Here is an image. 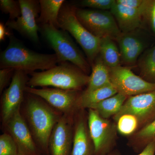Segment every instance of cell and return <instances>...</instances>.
Instances as JSON below:
<instances>
[{"label":"cell","instance_id":"obj_1","mask_svg":"<svg viewBox=\"0 0 155 155\" xmlns=\"http://www.w3.org/2000/svg\"><path fill=\"white\" fill-rule=\"evenodd\" d=\"M26 93L28 96L25 101L24 119L42 154L50 155V136L63 114L40 97Z\"/></svg>","mask_w":155,"mask_h":155},{"label":"cell","instance_id":"obj_2","mask_svg":"<svg viewBox=\"0 0 155 155\" xmlns=\"http://www.w3.org/2000/svg\"><path fill=\"white\" fill-rule=\"evenodd\" d=\"M7 47L0 54L1 69L13 68L30 74L37 70L45 71L59 64L55 54H44L29 49L11 35Z\"/></svg>","mask_w":155,"mask_h":155},{"label":"cell","instance_id":"obj_3","mask_svg":"<svg viewBox=\"0 0 155 155\" xmlns=\"http://www.w3.org/2000/svg\"><path fill=\"white\" fill-rule=\"evenodd\" d=\"M27 86L53 87L69 90L79 91L87 85L90 76L69 62L58 64L51 69L30 74Z\"/></svg>","mask_w":155,"mask_h":155},{"label":"cell","instance_id":"obj_4","mask_svg":"<svg viewBox=\"0 0 155 155\" xmlns=\"http://www.w3.org/2000/svg\"><path fill=\"white\" fill-rule=\"evenodd\" d=\"M40 29L48 43L54 51L59 64L69 62L86 74L89 72L91 67L88 61L68 32L48 24L40 25Z\"/></svg>","mask_w":155,"mask_h":155},{"label":"cell","instance_id":"obj_5","mask_svg":"<svg viewBox=\"0 0 155 155\" xmlns=\"http://www.w3.org/2000/svg\"><path fill=\"white\" fill-rule=\"evenodd\" d=\"M75 6L64 4L58 17L59 28L72 35L86 55L91 67L99 56L101 38L93 35L80 22Z\"/></svg>","mask_w":155,"mask_h":155},{"label":"cell","instance_id":"obj_6","mask_svg":"<svg viewBox=\"0 0 155 155\" xmlns=\"http://www.w3.org/2000/svg\"><path fill=\"white\" fill-rule=\"evenodd\" d=\"M75 14L81 24L99 38L109 37L116 40L122 33L110 11L76 8Z\"/></svg>","mask_w":155,"mask_h":155},{"label":"cell","instance_id":"obj_7","mask_svg":"<svg viewBox=\"0 0 155 155\" xmlns=\"http://www.w3.org/2000/svg\"><path fill=\"white\" fill-rule=\"evenodd\" d=\"M87 124L94 146V155H107L114 146L116 137V125L102 118L93 109H89Z\"/></svg>","mask_w":155,"mask_h":155},{"label":"cell","instance_id":"obj_8","mask_svg":"<svg viewBox=\"0 0 155 155\" xmlns=\"http://www.w3.org/2000/svg\"><path fill=\"white\" fill-rule=\"evenodd\" d=\"M111 84L118 93L127 97L155 90V83L136 75L129 68L121 65L109 68Z\"/></svg>","mask_w":155,"mask_h":155},{"label":"cell","instance_id":"obj_9","mask_svg":"<svg viewBox=\"0 0 155 155\" xmlns=\"http://www.w3.org/2000/svg\"><path fill=\"white\" fill-rule=\"evenodd\" d=\"M29 78L25 72L15 70L8 87L3 92L1 98V117L4 125L20 110Z\"/></svg>","mask_w":155,"mask_h":155},{"label":"cell","instance_id":"obj_10","mask_svg":"<svg viewBox=\"0 0 155 155\" xmlns=\"http://www.w3.org/2000/svg\"><path fill=\"white\" fill-rule=\"evenodd\" d=\"M79 91L55 87L32 88L27 86L25 92L37 96L63 115H73L77 110V104L81 94Z\"/></svg>","mask_w":155,"mask_h":155},{"label":"cell","instance_id":"obj_11","mask_svg":"<svg viewBox=\"0 0 155 155\" xmlns=\"http://www.w3.org/2000/svg\"><path fill=\"white\" fill-rule=\"evenodd\" d=\"M21 16L15 20L8 19L6 25L10 29L17 31L35 43H38L40 28L37 19L40 12L39 1L19 0Z\"/></svg>","mask_w":155,"mask_h":155},{"label":"cell","instance_id":"obj_12","mask_svg":"<svg viewBox=\"0 0 155 155\" xmlns=\"http://www.w3.org/2000/svg\"><path fill=\"white\" fill-rule=\"evenodd\" d=\"M126 114L136 117L142 127L154 119L155 90L128 97L119 113L114 116V119L116 121Z\"/></svg>","mask_w":155,"mask_h":155},{"label":"cell","instance_id":"obj_13","mask_svg":"<svg viewBox=\"0 0 155 155\" xmlns=\"http://www.w3.org/2000/svg\"><path fill=\"white\" fill-rule=\"evenodd\" d=\"M7 132L16 142L19 155H42L35 141L28 124L20 110L5 125Z\"/></svg>","mask_w":155,"mask_h":155},{"label":"cell","instance_id":"obj_14","mask_svg":"<svg viewBox=\"0 0 155 155\" xmlns=\"http://www.w3.org/2000/svg\"><path fill=\"white\" fill-rule=\"evenodd\" d=\"M72 116L63 115L54 127L49 140L50 155H71L73 136Z\"/></svg>","mask_w":155,"mask_h":155},{"label":"cell","instance_id":"obj_15","mask_svg":"<svg viewBox=\"0 0 155 155\" xmlns=\"http://www.w3.org/2000/svg\"><path fill=\"white\" fill-rule=\"evenodd\" d=\"M140 29L122 33L116 40L121 54V62L126 65L135 64L146 48V43Z\"/></svg>","mask_w":155,"mask_h":155},{"label":"cell","instance_id":"obj_16","mask_svg":"<svg viewBox=\"0 0 155 155\" xmlns=\"http://www.w3.org/2000/svg\"><path fill=\"white\" fill-rule=\"evenodd\" d=\"M151 4L149 7L143 8L133 9L117 4L116 1L110 12L115 17L122 33L140 28L145 19H147Z\"/></svg>","mask_w":155,"mask_h":155},{"label":"cell","instance_id":"obj_17","mask_svg":"<svg viewBox=\"0 0 155 155\" xmlns=\"http://www.w3.org/2000/svg\"><path fill=\"white\" fill-rule=\"evenodd\" d=\"M71 155H94V146L89 131L87 119L80 114L75 118Z\"/></svg>","mask_w":155,"mask_h":155},{"label":"cell","instance_id":"obj_18","mask_svg":"<svg viewBox=\"0 0 155 155\" xmlns=\"http://www.w3.org/2000/svg\"><path fill=\"white\" fill-rule=\"evenodd\" d=\"M118 93L112 84L89 92L81 93L77 101L78 109H91L95 105Z\"/></svg>","mask_w":155,"mask_h":155},{"label":"cell","instance_id":"obj_19","mask_svg":"<svg viewBox=\"0 0 155 155\" xmlns=\"http://www.w3.org/2000/svg\"><path fill=\"white\" fill-rule=\"evenodd\" d=\"M40 15L37 23L40 25H51L59 28L58 17L64 0H40Z\"/></svg>","mask_w":155,"mask_h":155},{"label":"cell","instance_id":"obj_20","mask_svg":"<svg viewBox=\"0 0 155 155\" xmlns=\"http://www.w3.org/2000/svg\"><path fill=\"white\" fill-rule=\"evenodd\" d=\"M91 67V74L84 91L89 92L93 91L111 84L109 68L104 64L99 56H98Z\"/></svg>","mask_w":155,"mask_h":155},{"label":"cell","instance_id":"obj_21","mask_svg":"<svg viewBox=\"0 0 155 155\" xmlns=\"http://www.w3.org/2000/svg\"><path fill=\"white\" fill-rule=\"evenodd\" d=\"M99 56L109 68L120 66L121 54L114 39L109 37L101 38Z\"/></svg>","mask_w":155,"mask_h":155},{"label":"cell","instance_id":"obj_22","mask_svg":"<svg viewBox=\"0 0 155 155\" xmlns=\"http://www.w3.org/2000/svg\"><path fill=\"white\" fill-rule=\"evenodd\" d=\"M127 97L118 93L97 104L91 109L96 111L102 118L108 119L119 113Z\"/></svg>","mask_w":155,"mask_h":155},{"label":"cell","instance_id":"obj_23","mask_svg":"<svg viewBox=\"0 0 155 155\" xmlns=\"http://www.w3.org/2000/svg\"><path fill=\"white\" fill-rule=\"evenodd\" d=\"M140 75L144 80L155 83V45L139 58Z\"/></svg>","mask_w":155,"mask_h":155},{"label":"cell","instance_id":"obj_24","mask_svg":"<svg viewBox=\"0 0 155 155\" xmlns=\"http://www.w3.org/2000/svg\"><path fill=\"white\" fill-rule=\"evenodd\" d=\"M155 141V118L140 127L133 137V143L138 147L146 146L151 142Z\"/></svg>","mask_w":155,"mask_h":155},{"label":"cell","instance_id":"obj_25","mask_svg":"<svg viewBox=\"0 0 155 155\" xmlns=\"http://www.w3.org/2000/svg\"><path fill=\"white\" fill-rule=\"evenodd\" d=\"M117 131L122 135L129 136L136 132L139 123L136 117L131 114H124L117 119Z\"/></svg>","mask_w":155,"mask_h":155},{"label":"cell","instance_id":"obj_26","mask_svg":"<svg viewBox=\"0 0 155 155\" xmlns=\"http://www.w3.org/2000/svg\"><path fill=\"white\" fill-rule=\"evenodd\" d=\"M0 155H19L16 142L8 132L0 136Z\"/></svg>","mask_w":155,"mask_h":155},{"label":"cell","instance_id":"obj_27","mask_svg":"<svg viewBox=\"0 0 155 155\" xmlns=\"http://www.w3.org/2000/svg\"><path fill=\"white\" fill-rule=\"evenodd\" d=\"M0 9L3 13L9 14L10 20H15L21 16V8L19 1L1 0Z\"/></svg>","mask_w":155,"mask_h":155},{"label":"cell","instance_id":"obj_28","mask_svg":"<svg viewBox=\"0 0 155 155\" xmlns=\"http://www.w3.org/2000/svg\"><path fill=\"white\" fill-rule=\"evenodd\" d=\"M115 2V0H84L81 2V5L94 10L110 11Z\"/></svg>","mask_w":155,"mask_h":155},{"label":"cell","instance_id":"obj_29","mask_svg":"<svg viewBox=\"0 0 155 155\" xmlns=\"http://www.w3.org/2000/svg\"><path fill=\"white\" fill-rule=\"evenodd\" d=\"M152 1L150 0H116V2L122 6L133 9H142L149 7Z\"/></svg>","mask_w":155,"mask_h":155},{"label":"cell","instance_id":"obj_30","mask_svg":"<svg viewBox=\"0 0 155 155\" xmlns=\"http://www.w3.org/2000/svg\"><path fill=\"white\" fill-rule=\"evenodd\" d=\"M15 69L11 68L1 69L0 70V93L2 94L8 86L11 78H13Z\"/></svg>","mask_w":155,"mask_h":155},{"label":"cell","instance_id":"obj_31","mask_svg":"<svg viewBox=\"0 0 155 155\" xmlns=\"http://www.w3.org/2000/svg\"><path fill=\"white\" fill-rule=\"evenodd\" d=\"M147 19L150 21L152 30L155 34V1H152L150 7Z\"/></svg>","mask_w":155,"mask_h":155},{"label":"cell","instance_id":"obj_32","mask_svg":"<svg viewBox=\"0 0 155 155\" xmlns=\"http://www.w3.org/2000/svg\"><path fill=\"white\" fill-rule=\"evenodd\" d=\"M155 141H153L148 143L138 155H155Z\"/></svg>","mask_w":155,"mask_h":155},{"label":"cell","instance_id":"obj_33","mask_svg":"<svg viewBox=\"0 0 155 155\" xmlns=\"http://www.w3.org/2000/svg\"><path fill=\"white\" fill-rule=\"evenodd\" d=\"M6 25H4L3 22L0 23V41H5L7 37H10L11 34L9 31V29L6 27Z\"/></svg>","mask_w":155,"mask_h":155},{"label":"cell","instance_id":"obj_34","mask_svg":"<svg viewBox=\"0 0 155 155\" xmlns=\"http://www.w3.org/2000/svg\"><path fill=\"white\" fill-rule=\"evenodd\" d=\"M107 155H119L118 153L116 152H111Z\"/></svg>","mask_w":155,"mask_h":155}]
</instances>
